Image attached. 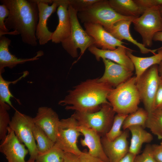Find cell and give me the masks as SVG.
Here are the masks:
<instances>
[{"mask_svg": "<svg viewBox=\"0 0 162 162\" xmlns=\"http://www.w3.org/2000/svg\"><path fill=\"white\" fill-rule=\"evenodd\" d=\"M68 10L71 23L70 34L61 43L63 48L73 58L78 56L77 50L80 49L79 59L87 49L94 45V40L83 29L78 20V12L70 4Z\"/></svg>", "mask_w": 162, "mask_h": 162, "instance_id": "8992f818", "label": "cell"}, {"mask_svg": "<svg viewBox=\"0 0 162 162\" xmlns=\"http://www.w3.org/2000/svg\"><path fill=\"white\" fill-rule=\"evenodd\" d=\"M154 110H162V84L160 82L154 97Z\"/></svg>", "mask_w": 162, "mask_h": 162, "instance_id": "8d00e7d4", "label": "cell"}, {"mask_svg": "<svg viewBox=\"0 0 162 162\" xmlns=\"http://www.w3.org/2000/svg\"><path fill=\"white\" fill-rule=\"evenodd\" d=\"M10 108L8 104L0 102V140L4 139L8 133V128L10 121L8 110Z\"/></svg>", "mask_w": 162, "mask_h": 162, "instance_id": "4dcf8cb0", "label": "cell"}, {"mask_svg": "<svg viewBox=\"0 0 162 162\" xmlns=\"http://www.w3.org/2000/svg\"><path fill=\"white\" fill-rule=\"evenodd\" d=\"M158 70L159 75L160 76H162V61L158 65Z\"/></svg>", "mask_w": 162, "mask_h": 162, "instance_id": "b9f144b4", "label": "cell"}, {"mask_svg": "<svg viewBox=\"0 0 162 162\" xmlns=\"http://www.w3.org/2000/svg\"><path fill=\"white\" fill-rule=\"evenodd\" d=\"M33 119L34 124L44 130L55 143L58 125L60 120L57 113L50 107H40Z\"/></svg>", "mask_w": 162, "mask_h": 162, "instance_id": "9a60e30c", "label": "cell"}, {"mask_svg": "<svg viewBox=\"0 0 162 162\" xmlns=\"http://www.w3.org/2000/svg\"><path fill=\"white\" fill-rule=\"evenodd\" d=\"M140 7L145 9L160 7L162 4V0H134Z\"/></svg>", "mask_w": 162, "mask_h": 162, "instance_id": "e575fe53", "label": "cell"}, {"mask_svg": "<svg viewBox=\"0 0 162 162\" xmlns=\"http://www.w3.org/2000/svg\"><path fill=\"white\" fill-rule=\"evenodd\" d=\"M112 8L119 14L126 17L138 18L146 10L134 0H108Z\"/></svg>", "mask_w": 162, "mask_h": 162, "instance_id": "cb8c5ba5", "label": "cell"}, {"mask_svg": "<svg viewBox=\"0 0 162 162\" xmlns=\"http://www.w3.org/2000/svg\"><path fill=\"white\" fill-rule=\"evenodd\" d=\"M9 10L4 24L9 30L16 31L22 41L31 46L37 44L35 35L38 22V10L35 0H1Z\"/></svg>", "mask_w": 162, "mask_h": 162, "instance_id": "7a4b0ae2", "label": "cell"}, {"mask_svg": "<svg viewBox=\"0 0 162 162\" xmlns=\"http://www.w3.org/2000/svg\"><path fill=\"white\" fill-rule=\"evenodd\" d=\"M136 82L133 76L110 90L107 100L116 113L128 115L138 109L141 100Z\"/></svg>", "mask_w": 162, "mask_h": 162, "instance_id": "3957f363", "label": "cell"}, {"mask_svg": "<svg viewBox=\"0 0 162 162\" xmlns=\"http://www.w3.org/2000/svg\"><path fill=\"white\" fill-rule=\"evenodd\" d=\"M28 72L25 71L23 74L16 80L13 81H8L2 77V74H0V102L5 103L10 106L13 107L10 100L12 98L14 97L9 89L11 84H15L28 74Z\"/></svg>", "mask_w": 162, "mask_h": 162, "instance_id": "f1b7e54d", "label": "cell"}, {"mask_svg": "<svg viewBox=\"0 0 162 162\" xmlns=\"http://www.w3.org/2000/svg\"><path fill=\"white\" fill-rule=\"evenodd\" d=\"M136 156L128 152L117 162H134Z\"/></svg>", "mask_w": 162, "mask_h": 162, "instance_id": "ab89813d", "label": "cell"}, {"mask_svg": "<svg viewBox=\"0 0 162 162\" xmlns=\"http://www.w3.org/2000/svg\"><path fill=\"white\" fill-rule=\"evenodd\" d=\"M128 115L122 114H117L115 115L110 130L105 136L108 140L113 141L122 134L123 131L121 130V128Z\"/></svg>", "mask_w": 162, "mask_h": 162, "instance_id": "f546056e", "label": "cell"}, {"mask_svg": "<svg viewBox=\"0 0 162 162\" xmlns=\"http://www.w3.org/2000/svg\"><path fill=\"white\" fill-rule=\"evenodd\" d=\"M80 162H105L89 154L86 149L79 156Z\"/></svg>", "mask_w": 162, "mask_h": 162, "instance_id": "d590c367", "label": "cell"}, {"mask_svg": "<svg viewBox=\"0 0 162 162\" xmlns=\"http://www.w3.org/2000/svg\"><path fill=\"white\" fill-rule=\"evenodd\" d=\"M98 80V78L87 80L75 86L68 91L58 104L67 105L66 110L92 113L98 111L103 104H110L107 97L113 88L106 83L99 82Z\"/></svg>", "mask_w": 162, "mask_h": 162, "instance_id": "6da1fadb", "label": "cell"}, {"mask_svg": "<svg viewBox=\"0 0 162 162\" xmlns=\"http://www.w3.org/2000/svg\"><path fill=\"white\" fill-rule=\"evenodd\" d=\"M134 162H157L152 154L151 145H146L142 153L136 156Z\"/></svg>", "mask_w": 162, "mask_h": 162, "instance_id": "d6a6232c", "label": "cell"}, {"mask_svg": "<svg viewBox=\"0 0 162 162\" xmlns=\"http://www.w3.org/2000/svg\"><path fill=\"white\" fill-rule=\"evenodd\" d=\"M32 132L34 139L37 142V147L38 154L47 152L55 145V142L44 130L35 124L33 127Z\"/></svg>", "mask_w": 162, "mask_h": 162, "instance_id": "d4e9b609", "label": "cell"}, {"mask_svg": "<svg viewBox=\"0 0 162 162\" xmlns=\"http://www.w3.org/2000/svg\"><path fill=\"white\" fill-rule=\"evenodd\" d=\"M159 9L160 14L162 18V4L160 6Z\"/></svg>", "mask_w": 162, "mask_h": 162, "instance_id": "7bdbcfd3", "label": "cell"}, {"mask_svg": "<svg viewBox=\"0 0 162 162\" xmlns=\"http://www.w3.org/2000/svg\"><path fill=\"white\" fill-rule=\"evenodd\" d=\"M116 113L110 104H104L96 112L83 113L75 111L72 115L79 126L93 129L103 136L110 130Z\"/></svg>", "mask_w": 162, "mask_h": 162, "instance_id": "5b68a950", "label": "cell"}, {"mask_svg": "<svg viewBox=\"0 0 162 162\" xmlns=\"http://www.w3.org/2000/svg\"><path fill=\"white\" fill-rule=\"evenodd\" d=\"M158 66L155 64L148 69L136 82L141 100L148 114L154 110V97L160 83Z\"/></svg>", "mask_w": 162, "mask_h": 162, "instance_id": "30bf717a", "label": "cell"}, {"mask_svg": "<svg viewBox=\"0 0 162 162\" xmlns=\"http://www.w3.org/2000/svg\"><path fill=\"white\" fill-rule=\"evenodd\" d=\"M131 23L132 21H131L121 20L116 22L111 27L105 30L118 40L121 41L123 40H126L135 45L142 54L150 52L154 55L155 54L158 48L153 50L148 49L142 44L135 40L132 36L129 29Z\"/></svg>", "mask_w": 162, "mask_h": 162, "instance_id": "44dd1931", "label": "cell"}, {"mask_svg": "<svg viewBox=\"0 0 162 162\" xmlns=\"http://www.w3.org/2000/svg\"><path fill=\"white\" fill-rule=\"evenodd\" d=\"M11 40L4 36L0 37V74L4 71L6 67L12 69L17 65L26 62L34 61L39 59L44 55L43 52L39 50L34 57L29 58H19L11 54L9 51V46Z\"/></svg>", "mask_w": 162, "mask_h": 162, "instance_id": "ac0fdd59", "label": "cell"}, {"mask_svg": "<svg viewBox=\"0 0 162 162\" xmlns=\"http://www.w3.org/2000/svg\"><path fill=\"white\" fill-rule=\"evenodd\" d=\"M146 127L159 139H162V110H155L149 114Z\"/></svg>", "mask_w": 162, "mask_h": 162, "instance_id": "4316f807", "label": "cell"}, {"mask_svg": "<svg viewBox=\"0 0 162 162\" xmlns=\"http://www.w3.org/2000/svg\"><path fill=\"white\" fill-rule=\"evenodd\" d=\"M63 162H80L79 156L71 153L64 152Z\"/></svg>", "mask_w": 162, "mask_h": 162, "instance_id": "f35d334b", "label": "cell"}, {"mask_svg": "<svg viewBox=\"0 0 162 162\" xmlns=\"http://www.w3.org/2000/svg\"><path fill=\"white\" fill-rule=\"evenodd\" d=\"M37 3L39 19L35 35L40 45L51 40L53 33L47 27V21L51 15L56 10L62 0H35Z\"/></svg>", "mask_w": 162, "mask_h": 162, "instance_id": "8fae6325", "label": "cell"}, {"mask_svg": "<svg viewBox=\"0 0 162 162\" xmlns=\"http://www.w3.org/2000/svg\"><path fill=\"white\" fill-rule=\"evenodd\" d=\"M161 140V142H160V144H161L162 145V139Z\"/></svg>", "mask_w": 162, "mask_h": 162, "instance_id": "f6af8a7d", "label": "cell"}, {"mask_svg": "<svg viewBox=\"0 0 162 162\" xmlns=\"http://www.w3.org/2000/svg\"><path fill=\"white\" fill-rule=\"evenodd\" d=\"M26 162H29L28 160Z\"/></svg>", "mask_w": 162, "mask_h": 162, "instance_id": "bcb514c9", "label": "cell"}, {"mask_svg": "<svg viewBox=\"0 0 162 162\" xmlns=\"http://www.w3.org/2000/svg\"><path fill=\"white\" fill-rule=\"evenodd\" d=\"M152 152L157 162H162V145L154 144L151 145Z\"/></svg>", "mask_w": 162, "mask_h": 162, "instance_id": "74e56055", "label": "cell"}, {"mask_svg": "<svg viewBox=\"0 0 162 162\" xmlns=\"http://www.w3.org/2000/svg\"><path fill=\"white\" fill-rule=\"evenodd\" d=\"M64 152L55 144L47 152L38 154L34 162H63Z\"/></svg>", "mask_w": 162, "mask_h": 162, "instance_id": "83f0119b", "label": "cell"}, {"mask_svg": "<svg viewBox=\"0 0 162 162\" xmlns=\"http://www.w3.org/2000/svg\"><path fill=\"white\" fill-rule=\"evenodd\" d=\"M160 7L146 9L142 15L132 21L134 29L141 36L142 44L146 47L152 46L154 34L162 31Z\"/></svg>", "mask_w": 162, "mask_h": 162, "instance_id": "ba28073f", "label": "cell"}, {"mask_svg": "<svg viewBox=\"0 0 162 162\" xmlns=\"http://www.w3.org/2000/svg\"><path fill=\"white\" fill-rule=\"evenodd\" d=\"M105 66L103 75L98 78L99 82L106 83L113 88L127 81L132 77L133 72L110 60L103 59Z\"/></svg>", "mask_w": 162, "mask_h": 162, "instance_id": "5bb4252c", "label": "cell"}, {"mask_svg": "<svg viewBox=\"0 0 162 162\" xmlns=\"http://www.w3.org/2000/svg\"><path fill=\"white\" fill-rule=\"evenodd\" d=\"M77 121L72 115L67 118L60 120L58 124L55 144L64 152L79 156L82 153L77 142L82 134L78 130Z\"/></svg>", "mask_w": 162, "mask_h": 162, "instance_id": "9c48e42d", "label": "cell"}, {"mask_svg": "<svg viewBox=\"0 0 162 162\" xmlns=\"http://www.w3.org/2000/svg\"><path fill=\"white\" fill-rule=\"evenodd\" d=\"M128 129L131 135L129 152L136 156L140 152L142 145L151 142L153 140V136L140 126H132Z\"/></svg>", "mask_w": 162, "mask_h": 162, "instance_id": "603a6c76", "label": "cell"}, {"mask_svg": "<svg viewBox=\"0 0 162 162\" xmlns=\"http://www.w3.org/2000/svg\"><path fill=\"white\" fill-rule=\"evenodd\" d=\"M9 14V10L4 4L0 5V32L7 33L9 30L6 28L4 21Z\"/></svg>", "mask_w": 162, "mask_h": 162, "instance_id": "836d02e7", "label": "cell"}, {"mask_svg": "<svg viewBox=\"0 0 162 162\" xmlns=\"http://www.w3.org/2000/svg\"><path fill=\"white\" fill-rule=\"evenodd\" d=\"M148 114L145 109L139 107L136 111L128 115L123 122L122 129L127 130L133 126H140L145 128Z\"/></svg>", "mask_w": 162, "mask_h": 162, "instance_id": "484cf974", "label": "cell"}, {"mask_svg": "<svg viewBox=\"0 0 162 162\" xmlns=\"http://www.w3.org/2000/svg\"><path fill=\"white\" fill-rule=\"evenodd\" d=\"M34 124L33 118L16 110L9 126L20 142L27 147L30 155L29 162H34L38 154L32 132Z\"/></svg>", "mask_w": 162, "mask_h": 162, "instance_id": "52a82bcc", "label": "cell"}, {"mask_svg": "<svg viewBox=\"0 0 162 162\" xmlns=\"http://www.w3.org/2000/svg\"><path fill=\"white\" fill-rule=\"evenodd\" d=\"M0 152L5 156L8 162H26L25 158L29 153L9 126L6 136L1 140Z\"/></svg>", "mask_w": 162, "mask_h": 162, "instance_id": "7c38bea8", "label": "cell"}, {"mask_svg": "<svg viewBox=\"0 0 162 162\" xmlns=\"http://www.w3.org/2000/svg\"><path fill=\"white\" fill-rule=\"evenodd\" d=\"M88 49L98 61L100 58L107 59L116 62L132 72L135 69L132 61L127 54V50H132L125 46H119L115 50H102L92 45Z\"/></svg>", "mask_w": 162, "mask_h": 162, "instance_id": "e0dca14e", "label": "cell"}, {"mask_svg": "<svg viewBox=\"0 0 162 162\" xmlns=\"http://www.w3.org/2000/svg\"><path fill=\"white\" fill-rule=\"evenodd\" d=\"M128 129L113 140L110 141L104 136L101 141L104 152L109 162H117L128 152Z\"/></svg>", "mask_w": 162, "mask_h": 162, "instance_id": "2e32d148", "label": "cell"}, {"mask_svg": "<svg viewBox=\"0 0 162 162\" xmlns=\"http://www.w3.org/2000/svg\"><path fill=\"white\" fill-rule=\"evenodd\" d=\"M153 40L162 42V31L156 33L154 35Z\"/></svg>", "mask_w": 162, "mask_h": 162, "instance_id": "60d3db41", "label": "cell"}, {"mask_svg": "<svg viewBox=\"0 0 162 162\" xmlns=\"http://www.w3.org/2000/svg\"><path fill=\"white\" fill-rule=\"evenodd\" d=\"M78 130L84 136L80 140L83 146L89 149L88 153L105 162H109L103 148L100 136L94 130L83 126H78Z\"/></svg>", "mask_w": 162, "mask_h": 162, "instance_id": "ffe728a7", "label": "cell"}, {"mask_svg": "<svg viewBox=\"0 0 162 162\" xmlns=\"http://www.w3.org/2000/svg\"><path fill=\"white\" fill-rule=\"evenodd\" d=\"M133 51L127 50V54L134 66L136 81L148 69L153 65H159L162 61V46L158 48L157 53L148 57L135 56L132 54Z\"/></svg>", "mask_w": 162, "mask_h": 162, "instance_id": "7402d4cb", "label": "cell"}, {"mask_svg": "<svg viewBox=\"0 0 162 162\" xmlns=\"http://www.w3.org/2000/svg\"><path fill=\"white\" fill-rule=\"evenodd\" d=\"M77 16L83 23L99 24L105 29L121 20L133 21L137 18L126 17L116 12L110 6L108 0H99L86 9L77 13Z\"/></svg>", "mask_w": 162, "mask_h": 162, "instance_id": "277c9868", "label": "cell"}, {"mask_svg": "<svg viewBox=\"0 0 162 162\" xmlns=\"http://www.w3.org/2000/svg\"><path fill=\"white\" fill-rule=\"evenodd\" d=\"M160 82L162 84V76H160Z\"/></svg>", "mask_w": 162, "mask_h": 162, "instance_id": "ee69618b", "label": "cell"}, {"mask_svg": "<svg viewBox=\"0 0 162 162\" xmlns=\"http://www.w3.org/2000/svg\"><path fill=\"white\" fill-rule=\"evenodd\" d=\"M69 0H62L58 7L57 13L58 19V23L52 37L53 43H62L70 36L71 28L70 19L68 7Z\"/></svg>", "mask_w": 162, "mask_h": 162, "instance_id": "d6986e66", "label": "cell"}, {"mask_svg": "<svg viewBox=\"0 0 162 162\" xmlns=\"http://www.w3.org/2000/svg\"><path fill=\"white\" fill-rule=\"evenodd\" d=\"M85 31L94 40V46L101 49L113 50L119 46H124L126 44L114 37L101 25L96 23H83Z\"/></svg>", "mask_w": 162, "mask_h": 162, "instance_id": "4fadbf2b", "label": "cell"}, {"mask_svg": "<svg viewBox=\"0 0 162 162\" xmlns=\"http://www.w3.org/2000/svg\"><path fill=\"white\" fill-rule=\"evenodd\" d=\"M69 4L78 13L82 11L99 0H69Z\"/></svg>", "mask_w": 162, "mask_h": 162, "instance_id": "1f68e13d", "label": "cell"}]
</instances>
